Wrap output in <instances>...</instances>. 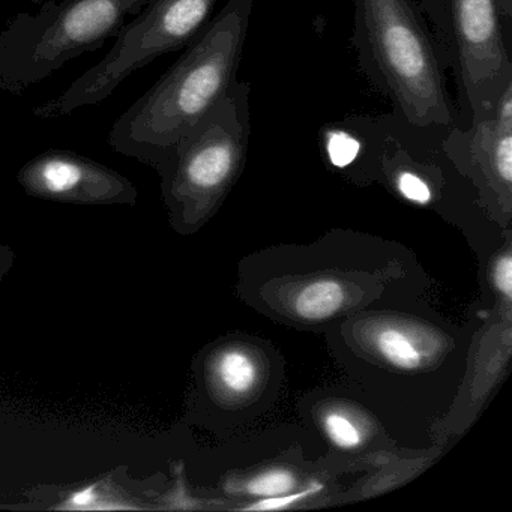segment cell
<instances>
[{
  "label": "cell",
  "instance_id": "6da1fadb",
  "mask_svg": "<svg viewBox=\"0 0 512 512\" xmlns=\"http://www.w3.org/2000/svg\"><path fill=\"white\" fill-rule=\"evenodd\" d=\"M254 0H229L181 58L113 124V151L160 170L238 77Z\"/></svg>",
  "mask_w": 512,
  "mask_h": 512
},
{
  "label": "cell",
  "instance_id": "7a4b0ae2",
  "mask_svg": "<svg viewBox=\"0 0 512 512\" xmlns=\"http://www.w3.org/2000/svg\"><path fill=\"white\" fill-rule=\"evenodd\" d=\"M352 44L368 82L392 115L419 128L460 125L448 62L415 0H353Z\"/></svg>",
  "mask_w": 512,
  "mask_h": 512
},
{
  "label": "cell",
  "instance_id": "3957f363",
  "mask_svg": "<svg viewBox=\"0 0 512 512\" xmlns=\"http://www.w3.org/2000/svg\"><path fill=\"white\" fill-rule=\"evenodd\" d=\"M151 0H47L0 34V91L22 95L74 59L118 38Z\"/></svg>",
  "mask_w": 512,
  "mask_h": 512
},
{
  "label": "cell",
  "instance_id": "277c9868",
  "mask_svg": "<svg viewBox=\"0 0 512 512\" xmlns=\"http://www.w3.org/2000/svg\"><path fill=\"white\" fill-rule=\"evenodd\" d=\"M218 0H151L116 38L115 46L58 98L35 107L37 118H62L97 106L140 68L185 49L212 19Z\"/></svg>",
  "mask_w": 512,
  "mask_h": 512
},
{
  "label": "cell",
  "instance_id": "5b68a950",
  "mask_svg": "<svg viewBox=\"0 0 512 512\" xmlns=\"http://www.w3.org/2000/svg\"><path fill=\"white\" fill-rule=\"evenodd\" d=\"M250 92V83L236 79L176 143L158 170L172 202H209L236 178L251 139Z\"/></svg>",
  "mask_w": 512,
  "mask_h": 512
},
{
  "label": "cell",
  "instance_id": "8992f818",
  "mask_svg": "<svg viewBox=\"0 0 512 512\" xmlns=\"http://www.w3.org/2000/svg\"><path fill=\"white\" fill-rule=\"evenodd\" d=\"M437 40L454 74L460 125L490 109L512 83V61L497 0H442Z\"/></svg>",
  "mask_w": 512,
  "mask_h": 512
},
{
  "label": "cell",
  "instance_id": "52a82bcc",
  "mask_svg": "<svg viewBox=\"0 0 512 512\" xmlns=\"http://www.w3.org/2000/svg\"><path fill=\"white\" fill-rule=\"evenodd\" d=\"M29 196L74 205H133L137 190L121 173L77 152H43L17 173Z\"/></svg>",
  "mask_w": 512,
  "mask_h": 512
},
{
  "label": "cell",
  "instance_id": "ba28073f",
  "mask_svg": "<svg viewBox=\"0 0 512 512\" xmlns=\"http://www.w3.org/2000/svg\"><path fill=\"white\" fill-rule=\"evenodd\" d=\"M343 287L332 280L314 281L305 286L293 302L296 314L304 320H325L334 316L344 304Z\"/></svg>",
  "mask_w": 512,
  "mask_h": 512
},
{
  "label": "cell",
  "instance_id": "9c48e42d",
  "mask_svg": "<svg viewBox=\"0 0 512 512\" xmlns=\"http://www.w3.org/2000/svg\"><path fill=\"white\" fill-rule=\"evenodd\" d=\"M215 374L224 389L233 394H245L256 383V362L241 350H227L218 359Z\"/></svg>",
  "mask_w": 512,
  "mask_h": 512
},
{
  "label": "cell",
  "instance_id": "30bf717a",
  "mask_svg": "<svg viewBox=\"0 0 512 512\" xmlns=\"http://www.w3.org/2000/svg\"><path fill=\"white\" fill-rule=\"evenodd\" d=\"M374 346L380 355L401 370L421 367L422 355L406 332L397 328H382L374 335Z\"/></svg>",
  "mask_w": 512,
  "mask_h": 512
},
{
  "label": "cell",
  "instance_id": "8fae6325",
  "mask_svg": "<svg viewBox=\"0 0 512 512\" xmlns=\"http://www.w3.org/2000/svg\"><path fill=\"white\" fill-rule=\"evenodd\" d=\"M295 476L287 470H272L251 479L244 488H238L242 493L257 497H275L290 493L295 488Z\"/></svg>",
  "mask_w": 512,
  "mask_h": 512
},
{
  "label": "cell",
  "instance_id": "7c38bea8",
  "mask_svg": "<svg viewBox=\"0 0 512 512\" xmlns=\"http://www.w3.org/2000/svg\"><path fill=\"white\" fill-rule=\"evenodd\" d=\"M325 430L329 439L343 449H353L361 445L362 434L359 428L341 413H329L325 418Z\"/></svg>",
  "mask_w": 512,
  "mask_h": 512
},
{
  "label": "cell",
  "instance_id": "4fadbf2b",
  "mask_svg": "<svg viewBox=\"0 0 512 512\" xmlns=\"http://www.w3.org/2000/svg\"><path fill=\"white\" fill-rule=\"evenodd\" d=\"M394 182L398 193L409 202L416 203V205H428L433 200L430 184L415 173L395 170Z\"/></svg>",
  "mask_w": 512,
  "mask_h": 512
},
{
  "label": "cell",
  "instance_id": "5bb4252c",
  "mask_svg": "<svg viewBox=\"0 0 512 512\" xmlns=\"http://www.w3.org/2000/svg\"><path fill=\"white\" fill-rule=\"evenodd\" d=\"M109 496V488L103 484L88 485V487L79 488L73 491L58 508L61 509H101V503L107 502V508H113Z\"/></svg>",
  "mask_w": 512,
  "mask_h": 512
},
{
  "label": "cell",
  "instance_id": "9a60e30c",
  "mask_svg": "<svg viewBox=\"0 0 512 512\" xmlns=\"http://www.w3.org/2000/svg\"><path fill=\"white\" fill-rule=\"evenodd\" d=\"M320 485H313L311 488H307V490L299 491V493H287L281 494V496L275 497H263V500H259V502L253 503V505H248L247 508H244L245 511H277V509L289 508L293 503L301 502L305 497H310L311 494L317 493L320 490Z\"/></svg>",
  "mask_w": 512,
  "mask_h": 512
},
{
  "label": "cell",
  "instance_id": "2e32d148",
  "mask_svg": "<svg viewBox=\"0 0 512 512\" xmlns=\"http://www.w3.org/2000/svg\"><path fill=\"white\" fill-rule=\"evenodd\" d=\"M494 283L497 289L506 296L511 298L512 295V260L511 257L505 256L496 263L494 268Z\"/></svg>",
  "mask_w": 512,
  "mask_h": 512
},
{
  "label": "cell",
  "instance_id": "e0dca14e",
  "mask_svg": "<svg viewBox=\"0 0 512 512\" xmlns=\"http://www.w3.org/2000/svg\"><path fill=\"white\" fill-rule=\"evenodd\" d=\"M418 5L437 37L442 28V0H419Z\"/></svg>",
  "mask_w": 512,
  "mask_h": 512
},
{
  "label": "cell",
  "instance_id": "ac0fdd59",
  "mask_svg": "<svg viewBox=\"0 0 512 512\" xmlns=\"http://www.w3.org/2000/svg\"><path fill=\"white\" fill-rule=\"evenodd\" d=\"M497 4H499L503 19L509 22L512 16V0H497Z\"/></svg>",
  "mask_w": 512,
  "mask_h": 512
},
{
  "label": "cell",
  "instance_id": "d6986e66",
  "mask_svg": "<svg viewBox=\"0 0 512 512\" xmlns=\"http://www.w3.org/2000/svg\"><path fill=\"white\" fill-rule=\"evenodd\" d=\"M11 259L8 257H4V251L0 250V277L5 274L8 266H10Z\"/></svg>",
  "mask_w": 512,
  "mask_h": 512
},
{
  "label": "cell",
  "instance_id": "ffe728a7",
  "mask_svg": "<svg viewBox=\"0 0 512 512\" xmlns=\"http://www.w3.org/2000/svg\"><path fill=\"white\" fill-rule=\"evenodd\" d=\"M28 2H31V4L41 5L44 4V2H47V0H28Z\"/></svg>",
  "mask_w": 512,
  "mask_h": 512
}]
</instances>
